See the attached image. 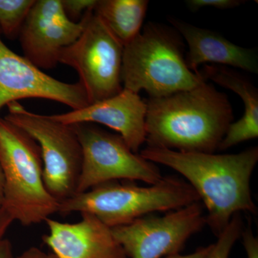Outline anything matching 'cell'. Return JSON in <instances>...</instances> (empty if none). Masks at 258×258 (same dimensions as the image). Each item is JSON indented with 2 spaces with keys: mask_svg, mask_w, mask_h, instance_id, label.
Returning <instances> with one entry per match:
<instances>
[{
  "mask_svg": "<svg viewBox=\"0 0 258 258\" xmlns=\"http://www.w3.org/2000/svg\"><path fill=\"white\" fill-rule=\"evenodd\" d=\"M77 40L61 52L59 62L77 71L89 104L121 92L123 45L106 28L93 9L83 18Z\"/></svg>",
  "mask_w": 258,
  "mask_h": 258,
  "instance_id": "7",
  "label": "cell"
},
{
  "mask_svg": "<svg viewBox=\"0 0 258 258\" xmlns=\"http://www.w3.org/2000/svg\"><path fill=\"white\" fill-rule=\"evenodd\" d=\"M207 80L188 68L179 32L169 27L149 23L123 47V88L149 98H161L200 86Z\"/></svg>",
  "mask_w": 258,
  "mask_h": 258,
  "instance_id": "3",
  "label": "cell"
},
{
  "mask_svg": "<svg viewBox=\"0 0 258 258\" xmlns=\"http://www.w3.org/2000/svg\"><path fill=\"white\" fill-rule=\"evenodd\" d=\"M14 222L13 217L4 208H0V241L5 238L7 231Z\"/></svg>",
  "mask_w": 258,
  "mask_h": 258,
  "instance_id": "22",
  "label": "cell"
},
{
  "mask_svg": "<svg viewBox=\"0 0 258 258\" xmlns=\"http://www.w3.org/2000/svg\"><path fill=\"white\" fill-rule=\"evenodd\" d=\"M16 258H56L52 253H47L36 247H31L25 249Z\"/></svg>",
  "mask_w": 258,
  "mask_h": 258,
  "instance_id": "23",
  "label": "cell"
},
{
  "mask_svg": "<svg viewBox=\"0 0 258 258\" xmlns=\"http://www.w3.org/2000/svg\"><path fill=\"white\" fill-rule=\"evenodd\" d=\"M169 21L187 42L189 52L185 60L188 68L195 74H200L199 67L208 62L257 74L258 55L255 50L235 45L218 32L198 28L176 18H170Z\"/></svg>",
  "mask_w": 258,
  "mask_h": 258,
  "instance_id": "14",
  "label": "cell"
},
{
  "mask_svg": "<svg viewBox=\"0 0 258 258\" xmlns=\"http://www.w3.org/2000/svg\"><path fill=\"white\" fill-rule=\"evenodd\" d=\"M206 225L201 202L161 217L147 216L111 228L130 258H161L179 253L186 241Z\"/></svg>",
  "mask_w": 258,
  "mask_h": 258,
  "instance_id": "9",
  "label": "cell"
},
{
  "mask_svg": "<svg viewBox=\"0 0 258 258\" xmlns=\"http://www.w3.org/2000/svg\"><path fill=\"white\" fill-rule=\"evenodd\" d=\"M146 103L147 146L177 152L215 153L234 118L228 97L207 81Z\"/></svg>",
  "mask_w": 258,
  "mask_h": 258,
  "instance_id": "2",
  "label": "cell"
},
{
  "mask_svg": "<svg viewBox=\"0 0 258 258\" xmlns=\"http://www.w3.org/2000/svg\"><path fill=\"white\" fill-rule=\"evenodd\" d=\"M242 0H186V6L191 11L197 12L205 8H213L217 10H229L243 4Z\"/></svg>",
  "mask_w": 258,
  "mask_h": 258,
  "instance_id": "20",
  "label": "cell"
},
{
  "mask_svg": "<svg viewBox=\"0 0 258 258\" xmlns=\"http://www.w3.org/2000/svg\"><path fill=\"white\" fill-rule=\"evenodd\" d=\"M0 167L4 178L2 208L14 221L28 227L58 212L59 202L44 183L40 146L5 117H0Z\"/></svg>",
  "mask_w": 258,
  "mask_h": 258,
  "instance_id": "5",
  "label": "cell"
},
{
  "mask_svg": "<svg viewBox=\"0 0 258 258\" xmlns=\"http://www.w3.org/2000/svg\"><path fill=\"white\" fill-rule=\"evenodd\" d=\"M198 202V194L187 181L168 176L149 186L132 181L104 183L60 202L57 212L91 214L113 228L154 212L174 211Z\"/></svg>",
  "mask_w": 258,
  "mask_h": 258,
  "instance_id": "4",
  "label": "cell"
},
{
  "mask_svg": "<svg viewBox=\"0 0 258 258\" xmlns=\"http://www.w3.org/2000/svg\"><path fill=\"white\" fill-rule=\"evenodd\" d=\"M147 108L146 101L139 93L123 88L118 94L103 101L51 116L67 125L99 123L106 125L118 132L129 148L139 154L141 147L146 143Z\"/></svg>",
  "mask_w": 258,
  "mask_h": 258,
  "instance_id": "12",
  "label": "cell"
},
{
  "mask_svg": "<svg viewBox=\"0 0 258 258\" xmlns=\"http://www.w3.org/2000/svg\"><path fill=\"white\" fill-rule=\"evenodd\" d=\"M35 0H0V32L10 39L19 36Z\"/></svg>",
  "mask_w": 258,
  "mask_h": 258,
  "instance_id": "17",
  "label": "cell"
},
{
  "mask_svg": "<svg viewBox=\"0 0 258 258\" xmlns=\"http://www.w3.org/2000/svg\"><path fill=\"white\" fill-rule=\"evenodd\" d=\"M205 79L233 91L244 103V112L240 120L232 122L227 129L219 151H226L237 144L258 137V91L243 75L221 66H206L200 71Z\"/></svg>",
  "mask_w": 258,
  "mask_h": 258,
  "instance_id": "15",
  "label": "cell"
},
{
  "mask_svg": "<svg viewBox=\"0 0 258 258\" xmlns=\"http://www.w3.org/2000/svg\"><path fill=\"white\" fill-rule=\"evenodd\" d=\"M212 244L207 246V247H201L197 249L193 253L189 254H180L179 253L172 254V255L167 256L164 258H205L208 252H210Z\"/></svg>",
  "mask_w": 258,
  "mask_h": 258,
  "instance_id": "24",
  "label": "cell"
},
{
  "mask_svg": "<svg viewBox=\"0 0 258 258\" xmlns=\"http://www.w3.org/2000/svg\"><path fill=\"white\" fill-rule=\"evenodd\" d=\"M149 4L148 0H97L93 12L124 47L142 31Z\"/></svg>",
  "mask_w": 258,
  "mask_h": 258,
  "instance_id": "16",
  "label": "cell"
},
{
  "mask_svg": "<svg viewBox=\"0 0 258 258\" xmlns=\"http://www.w3.org/2000/svg\"><path fill=\"white\" fill-rule=\"evenodd\" d=\"M243 230L244 222L240 214L234 215L227 227L217 236V242L212 244L205 258H229L234 244L240 238Z\"/></svg>",
  "mask_w": 258,
  "mask_h": 258,
  "instance_id": "18",
  "label": "cell"
},
{
  "mask_svg": "<svg viewBox=\"0 0 258 258\" xmlns=\"http://www.w3.org/2000/svg\"><path fill=\"white\" fill-rule=\"evenodd\" d=\"M139 154L184 176L207 210L206 225L218 236L241 212L257 214L250 179L258 161V148L237 154L181 152L147 146Z\"/></svg>",
  "mask_w": 258,
  "mask_h": 258,
  "instance_id": "1",
  "label": "cell"
},
{
  "mask_svg": "<svg viewBox=\"0 0 258 258\" xmlns=\"http://www.w3.org/2000/svg\"><path fill=\"white\" fill-rule=\"evenodd\" d=\"M5 118L28 133L40 146L47 191L60 203L76 193L82 166V148L74 125L51 115L28 111L19 103L8 105Z\"/></svg>",
  "mask_w": 258,
  "mask_h": 258,
  "instance_id": "6",
  "label": "cell"
},
{
  "mask_svg": "<svg viewBox=\"0 0 258 258\" xmlns=\"http://www.w3.org/2000/svg\"><path fill=\"white\" fill-rule=\"evenodd\" d=\"M83 27L82 19L74 22L68 18L60 0H36L19 34L23 56L37 69H53Z\"/></svg>",
  "mask_w": 258,
  "mask_h": 258,
  "instance_id": "11",
  "label": "cell"
},
{
  "mask_svg": "<svg viewBox=\"0 0 258 258\" xmlns=\"http://www.w3.org/2000/svg\"><path fill=\"white\" fill-rule=\"evenodd\" d=\"M0 258H16L13 244L8 239L4 238L0 241Z\"/></svg>",
  "mask_w": 258,
  "mask_h": 258,
  "instance_id": "25",
  "label": "cell"
},
{
  "mask_svg": "<svg viewBox=\"0 0 258 258\" xmlns=\"http://www.w3.org/2000/svg\"><path fill=\"white\" fill-rule=\"evenodd\" d=\"M73 125L83 154L76 193L118 180L152 185L164 176L157 164L134 153L119 134L110 133L93 123Z\"/></svg>",
  "mask_w": 258,
  "mask_h": 258,
  "instance_id": "8",
  "label": "cell"
},
{
  "mask_svg": "<svg viewBox=\"0 0 258 258\" xmlns=\"http://www.w3.org/2000/svg\"><path fill=\"white\" fill-rule=\"evenodd\" d=\"M75 223L48 218L44 243L56 258H128L111 227L94 215L81 213Z\"/></svg>",
  "mask_w": 258,
  "mask_h": 258,
  "instance_id": "13",
  "label": "cell"
},
{
  "mask_svg": "<svg viewBox=\"0 0 258 258\" xmlns=\"http://www.w3.org/2000/svg\"><path fill=\"white\" fill-rule=\"evenodd\" d=\"M0 32V110L24 98H43L80 109L89 105L81 83H67L51 77L24 56L9 48Z\"/></svg>",
  "mask_w": 258,
  "mask_h": 258,
  "instance_id": "10",
  "label": "cell"
},
{
  "mask_svg": "<svg viewBox=\"0 0 258 258\" xmlns=\"http://www.w3.org/2000/svg\"><path fill=\"white\" fill-rule=\"evenodd\" d=\"M64 13L72 21L82 18L88 10L93 9L97 0H60Z\"/></svg>",
  "mask_w": 258,
  "mask_h": 258,
  "instance_id": "19",
  "label": "cell"
},
{
  "mask_svg": "<svg viewBox=\"0 0 258 258\" xmlns=\"http://www.w3.org/2000/svg\"><path fill=\"white\" fill-rule=\"evenodd\" d=\"M240 237L247 258H258V239L254 236L250 226L244 228Z\"/></svg>",
  "mask_w": 258,
  "mask_h": 258,
  "instance_id": "21",
  "label": "cell"
},
{
  "mask_svg": "<svg viewBox=\"0 0 258 258\" xmlns=\"http://www.w3.org/2000/svg\"><path fill=\"white\" fill-rule=\"evenodd\" d=\"M3 200H4V178L0 167V208L3 207Z\"/></svg>",
  "mask_w": 258,
  "mask_h": 258,
  "instance_id": "26",
  "label": "cell"
}]
</instances>
